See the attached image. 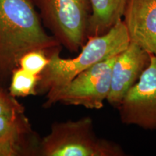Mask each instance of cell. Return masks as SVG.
Returning a JSON list of instances; mask_svg holds the SVG:
<instances>
[{
  "label": "cell",
  "instance_id": "1",
  "mask_svg": "<svg viewBox=\"0 0 156 156\" xmlns=\"http://www.w3.org/2000/svg\"><path fill=\"white\" fill-rule=\"evenodd\" d=\"M34 0H0V80L6 82L20 58L32 50L62 47L42 25Z\"/></svg>",
  "mask_w": 156,
  "mask_h": 156
},
{
  "label": "cell",
  "instance_id": "2",
  "mask_svg": "<svg viewBox=\"0 0 156 156\" xmlns=\"http://www.w3.org/2000/svg\"><path fill=\"white\" fill-rule=\"evenodd\" d=\"M130 39L124 21L117 23L101 36L88 37L81 51L74 58L60 56L62 47L48 52V64L39 75L38 94L64 87L80 73L98 62L116 56L127 47Z\"/></svg>",
  "mask_w": 156,
  "mask_h": 156
},
{
  "label": "cell",
  "instance_id": "3",
  "mask_svg": "<svg viewBox=\"0 0 156 156\" xmlns=\"http://www.w3.org/2000/svg\"><path fill=\"white\" fill-rule=\"evenodd\" d=\"M116 142L98 137L93 120L84 116L75 121L54 123L51 131L41 140L40 156H124Z\"/></svg>",
  "mask_w": 156,
  "mask_h": 156
},
{
  "label": "cell",
  "instance_id": "4",
  "mask_svg": "<svg viewBox=\"0 0 156 156\" xmlns=\"http://www.w3.org/2000/svg\"><path fill=\"white\" fill-rule=\"evenodd\" d=\"M44 25L59 44L78 52L87 39L90 0H34Z\"/></svg>",
  "mask_w": 156,
  "mask_h": 156
},
{
  "label": "cell",
  "instance_id": "5",
  "mask_svg": "<svg viewBox=\"0 0 156 156\" xmlns=\"http://www.w3.org/2000/svg\"><path fill=\"white\" fill-rule=\"evenodd\" d=\"M116 56L93 64L64 87L46 93L45 108L57 103L99 110L103 107L110 92L112 68Z\"/></svg>",
  "mask_w": 156,
  "mask_h": 156
},
{
  "label": "cell",
  "instance_id": "6",
  "mask_svg": "<svg viewBox=\"0 0 156 156\" xmlns=\"http://www.w3.org/2000/svg\"><path fill=\"white\" fill-rule=\"evenodd\" d=\"M117 109L122 124L156 131V55Z\"/></svg>",
  "mask_w": 156,
  "mask_h": 156
},
{
  "label": "cell",
  "instance_id": "7",
  "mask_svg": "<svg viewBox=\"0 0 156 156\" xmlns=\"http://www.w3.org/2000/svg\"><path fill=\"white\" fill-rule=\"evenodd\" d=\"M151 55L132 41L125 49L117 54L113 65L110 92L106 101L109 104L118 108L125 95L148 67Z\"/></svg>",
  "mask_w": 156,
  "mask_h": 156
},
{
  "label": "cell",
  "instance_id": "8",
  "mask_svg": "<svg viewBox=\"0 0 156 156\" xmlns=\"http://www.w3.org/2000/svg\"><path fill=\"white\" fill-rule=\"evenodd\" d=\"M41 140L25 113L0 116L2 156L38 155Z\"/></svg>",
  "mask_w": 156,
  "mask_h": 156
},
{
  "label": "cell",
  "instance_id": "9",
  "mask_svg": "<svg viewBox=\"0 0 156 156\" xmlns=\"http://www.w3.org/2000/svg\"><path fill=\"white\" fill-rule=\"evenodd\" d=\"M123 17L130 41L156 55V0H127Z\"/></svg>",
  "mask_w": 156,
  "mask_h": 156
},
{
  "label": "cell",
  "instance_id": "10",
  "mask_svg": "<svg viewBox=\"0 0 156 156\" xmlns=\"http://www.w3.org/2000/svg\"><path fill=\"white\" fill-rule=\"evenodd\" d=\"M92 13L90 17L87 38L105 34L122 20L127 0H90Z\"/></svg>",
  "mask_w": 156,
  "mask_h": 156
},
{
  "label": "cell",
  "instance_id": "11",
  "mask_svg": "<svg viewBox=\"0 0 156 156\" xmlns=\"http://www.w3.org/2000/svg\"><path fill=\"white\" fill-rule=\"evenodd\" d=\"M38 80L39 75H34L17 67L11 74L9 92L15 98L36 95Z\"/></svg>",
  "mask_w": 156,
  "mask_h": 156
},
{
  "label": "cell",
  "instance_id": "12",
  "mask_svg": "<svg viewBox=\"0 0 156 156\" xmlns=\"http://www.w3.org/2000/svg\"><path fill=\"white\" fill-rule=\"evenodd\" d=\"M48 51L44 50H32L25 53L19 61L18 67L25 71L40 75L48 64Z\"/></svg>",
  "mask_w": 156,
  "mask_h": 156
},
{
  "label": "cell",
  "instance_id": "13",
  "mask_svg": "<svg viewBox=\"0 0 156 156\" xmlns=\"http://www.w3.org/2000/svg\"><path fill=\"white\" fill-rule=\"evenodd\" d=\"M25 113V108L15 98L0 86V116Z\"/></svg>",
  "mask_w": 156,
  "mask_h": 156
},
{
  "label": "cell",
  "instance_id": "14",
  "mask_svg": "<svg viewBox=\"0 0 156 156\" xmlns=\"http://www.w3.org/2000/svg\"><path fill=\"white\" fill-rule=\"evenodd\" d=\"M0 156H2V154L1 153H0Z\"/></svg>",
  "mask_w": 156,
  "mask_h": 156
}]
</instances>
